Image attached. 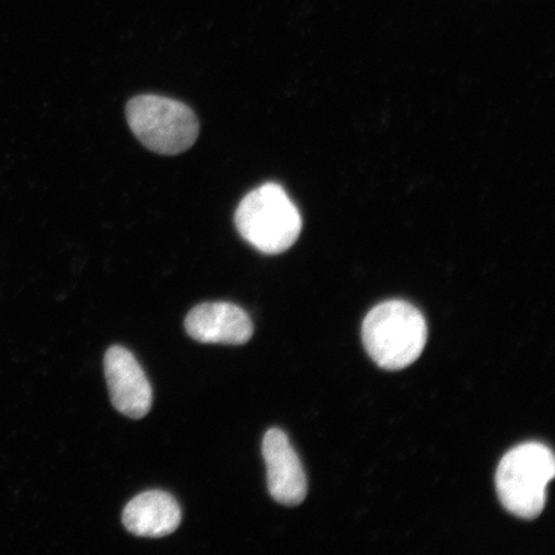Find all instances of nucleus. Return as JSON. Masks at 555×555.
<instances>
[{
	"instance_id": "nucleus-1",
	"label": "nucleus",
	"mask_w": 555,
	"mask_h": 555,
	"mask_svg": "<svg viewBox=\"0 0 555 555\" xmlns=\"http://www.w3.org/2000/svg\"><path fill=\"white\" fill-rule=\"evenodd\" d=\"M422 312L405 301H386L364 319L363 344L370 357L387 371H400L422 356L427 343Z\"/></svg>"
},
{
	"instance_id": "nucleus-2",
	"label": "nucleus",
	"mask_w": 555,
	"mask_h": 555,
	"mask_svg": "<svg viewBox=\"0 0 555 555\" xmlns=\"http://www.w3.org/2000/svg\"><path fill=\"white\" fill-rule=\"evenodd\" d=\"M235 227L243 240L262 254L276 255L293 247L302 220L281 185L268 183L249 192L235 211Z\"/></svg>"
},
{
	"instance_id": "nucleus-3",
	"label": "nucleus",
	"mask_w": 555,
	"mask_h": 555,
	"mask_svg": "<svg viewBox=\"0 0 555 555\" xmlns=\"http://www.w3.org/2000/svg\"><path fill=\"white\" fill-rule=\"evenodd\" d=\"M554 475L552 450L543 443H524L511 450L499 464L498 496L512 515L535 519L545 508L547 485Z\"/></svg>"
},
{
	"instance_id": "nucleus-4",
	"label": "nucleus",
	"mask_w": 555,
	"mask_h": 555,
	"mask_svg": "<svg viewBox=\"0 0 555 555\" xmlns=\"http://www.w3.org/2000/svg\"><path fill=\"white\" fill-rule=\"evenodd\" d=\"M125 113L138 141L155 154H183L197 141V117L182 102L162 95H138L128 102Z\"/></svg>"
},
{
	"instance_id": "nucleus-5",
	"label": "nucleus",
	"mask_w": 555,
	"mask_h": 555,
	"mask_svg": "<svg viewBox=\"0 0 555 555\" xmlns=\"http://www.w3.org/2000/svg\"><path fill=\"white\" fill-rule=\"evenodd\" d=\"M104 373L113 405L131 420L147 415L154 401L152 387L133 353L114 346L104 357Z\"/></svg>"
},
{
	"instance_id": "nucleus-6",
	"label": "nucleus",
	"mask_w": 555,
	"mask_h": 555,
	"mask_svg": "<svg viewBox=\"0 0 555 555\" xmlns=\"http://www.w3.org/2000/svg\"><path fill=\"white\" fill-rule=\"evenodd\" d=\"M262 456L270 495L283 505H300L308 494V480L286 434L278 428L269 429L262 440Z\"/></svg>"
},
{
	"instance_id": "nucleus-7",
	"label": "nucleus",
	"mask_w": 555,
	"mask_h": 555,
	"mask_svg": "<svg viewBox=\"0 0 555 555\" xmlns=\"http://www.w3.org/2000/svg\"><path fill=\"white\" fill-rule=\"evenodd\" d=\"M185 330L203 344L245 345L254 335L251 319L231 302L198 305L186 315Z\"/></svg>"
},
{
	"instance_id": "nucleus-8",
	"label": "nucleus",
	"mask_w": 555,
	"mask_h": 555,
	"mask_svg": "<svg viewBox=\"0 0 555 555\" xmlns=\"http://www.w3.org/2000/svg\"><path fill=\"white\" fill-rule=\"evenodd\" d=\"M182 522V511L168 492L147 491L129 502L122 512L125 529L135 537L164 538Z\"/></svg>"
}]
</instances>
